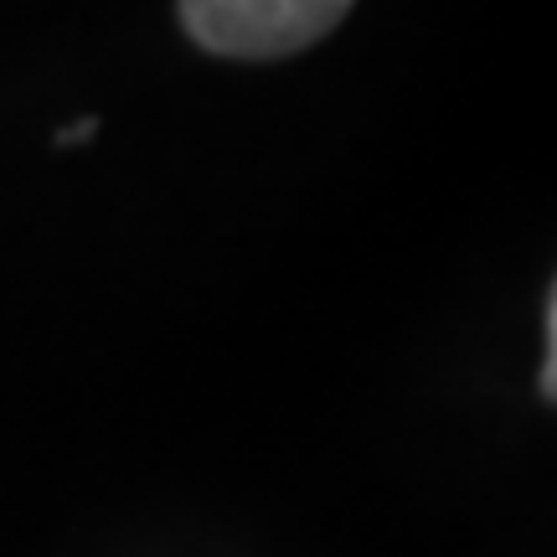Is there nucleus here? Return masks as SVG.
<instances>
[{
    "instance_id": "obj_1",
    "label": "nucleus",
    "mask_w": 557,
    "mask_h": 557,
    "mask_svg": "<svg viewBox=\"0 0 557 557\" xmlns=\"http://www.w3.org/2000/svg\"><path fill=\"white\" fill-rule=\"evenodd\" d=\"M346 16L341 0H191L181 5L186 32L218 58L269 62L305 52Z\"/></svg>"
},
{
    "instance_id": "obj_2",
    "label": "nucleus",
    "mask_w": 557,
    "mask_h": 557,
    "mask_svg": "<svg viewBox=\"0 0 557 557\" xmlns=\"http://www.w3.org/2000/svg\"><path fill=\"white\" fill-rule=\"evenodd\" d=\"M542 393H547V403H557V284H553V305H547V361H542Z\"/></svg>"
}]
</instances>
